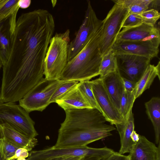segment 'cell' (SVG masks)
I'll list each match as a JSON object with an SVG mask.
<instances>
[{"label":"cell","instance_id":"1","mask_svg":"<svg viewBox=\"0 0 160 160\" xmlns=\"http://www.w3.org/2000/svg\"><path fill=\"white\" fill-rule=\"evenodd\" d=\"M48 10L22 14L11 36L9 57L3 66L0 99L19 101L43 78L45 58L55 30Z\"/></svg>","mask_w":160,"mask_h":160},{"label":"cell","instance_id":"2","mask_svg":"<svg viewBox=\"0 0 160 160\" xmlns=\"http://www.w3.org/2000/svg\"><path fill=\"white\" fill-rule=\"evenodd\" d=\"M66 116L61 124L53 148L79 147L112 135L116 129L98 110L93 108L65 111Z\"/></svg>","mask_w":160,"mask_h":160},{"label":"cell","instance_id":"3","mask_svg":"<svg viewBox=\"0 0 160 160\" xmlns=\"http://www.w3.org/2000/svg\"><path fill=\"white\" fill-rule=\"evenodd\" d=\"M103 21L82 49L68 61L59 79L80 82L99 75L102 58L100 51Z\"/></svg>","mask_w":160,"mask_h":160},{"label":"cell","instance_id":"4","mask_svg":"<svg viewBox=\"0 0 160 160\" xmlns=\"http://www.w3.org/2000/svg\"><path fill=\"white\" fill-rule=\"evenodd\" d=\"M70 30L55 33L47 51L44 64V75L48 80L59 79L68 62Z\"/></svg>","mask_w":160,"mask_h":160},{"label":"cell","instance_id":"5","mask_svg":"<svg viewBox=\"0 0 160 160\" xmlns=\"http://www.w3.org/2000/svg\"><path fill=\"white\" fill-rule=\"evenodd\" d=\"M113 150L104 147L100 148L87 146L74 148H53L51 147L31 151L28 157V160H51L60 158L72 157H89L105 159L113 152Z\"/></svg>","mask_w":160,"mask_h":160},{"label":"cell","instance_id":"6","mask_svg":"<svg viewBox=\"0 0 160 160\" xmlns=\"http://www.w3.org/2000/svg\"><path fill=\"white\" fill-rule=\"evenodd\" d=\"M3 124L31 138L38 135L29 113L15 102H0V125Z\"/></svg>","mask_w":160,"mask_h":160},{"label":"cell","instance_id":"7","mask_svg":"<svg viewBox=\"0 0 160 160\" xmlns=\"http://www.w3.org/2000/svg\"><path fill=\"white\" fill-rule=\"evenodd\" d=\"M66 81L43 78L19 101V105L29 113L44 110L50 103V99L57 89Z\"/></svg>","mask_w":160,"mask_h":160},{"label":"cell","instance_id":"8","mask_svg":"<svg viewBox=\"0 0 160 160\" xmlns=\"http://www.w3.org/2000/svg\"><path fill=\"white\" fill-rule=\"evenodd\" d=\"M128 13L127 9L115 3L106 18L102 20L100 43V52L102 57L112 50Z\"/></svg>","mask_w":160,"mask_h":160},{"label":"cell","instance_id":"9","mask_svg":"<svg viewBox=\"0 0 160 160\" xmlns=\"http://www.w3.org/2000/svg\"><path fill=\"white\" fill-rule=\"evenodd\" d=\"M84 18L74 38L69 42L68 62L73 58L85 47L101 22L97 17L91 2L87 0Z\"/></svg>","mask_w":160,"mask_h":160},{"label":"cell","instance_id":"10","mask_svg":"<svg viewBox=\"0 0 160 160\" xmlns=\"http://www.w3.org/2000/svg\"><path fill=\"white\" fill-rule=\"evenodd\" d=\"M118 70L122 77L137 83L141 77L151 59L135 55L115 54Z\"/></svg>","mask_w":160,"mask_h":160},{"label":"cell","instance_id":"11","mask_svg":"<svg viewBox=\"0 0 160 160\" xmlns=\"http://www.w3.org/2000/svg\"><path fill=\"white\" fill-rule=\"evenodd\" d=\"M90 82L96 102L107 121L112 125L123 123V118L107 92L102 79L99 78Z\"/></svg>","mask_w":160,"mask_h":160},{"label":"cell","instance_id":"12","mask_svg":"<svg viewBox=\"0 0 160 160\" xmlns=\"http://www.w3.org/2000/svg\"><path fill=\"white\" fill-rule=\"evenodd\" d=\"M116 41H150L159 47V29L155 26L142 23L135 27L122 29L118 35Z\"/></svg>","mask_w":160,"mask_h":160},{"label":"cell","instance_id":"13","mask_svg":"<svg viewBox=\"0 0 160 160\" xmlns=\"http://www.w3.org/2000/svg\"><path fill=\"white\" fill-rule=\"evenodd\" d=\"M158 46L150 41H116L112 50L115 54H128L152 59L158 55Z\"/></svg>","mask_w":160,"mask_h":160},{"label":"cell","instance_id":"14","mask_svg":"<svg viewBox=\"0 0 160 160\" xmlns=\"http://www.w3.org/2000/svg\"><path fill=\"white\" fill-rule=\"evenodd\" d=\"M158 147L145 136L140 135L128 155L131 160H158L160 157V142Z\"/></svg>","mask_w":160,"mask_h":160},{"label":"cell","instance_id":"15","mask_svg":"<svg viewBox=\"0 0 160 160\" xmlns=\"http://www.w3.org/2000/svg\"><path fill=\"white\" fill-rule=\"evenodd\" d=\"M101 79L113 103L119 111L121 98L125 90L122 78L118 71L109 73Z\"/></svg>","mask_w":160,"mask_h":160},{"label":"cell","instance_id":"16","mask_svg":"<svg viewBox=\"0 0 160 160\" xmlns=\"http://www.w3.org/2000/svg\"><path fill=\"white\" fill-rule=\"evenodd\" d=\"M1 126V137L19 148L32 150L37 144L36 138H31L15 130L7 124Z\"/></svg>","mask_w":160,"mask_h":160},{"label":"cell","instance_id":"17","mask_svg":"<svg viewBox=\"0 0 160 160\" xmlns=\"http://www.w3.org/2000/svg\"><path fill=\"white\" fill-rule=\"evenodd\" d=\"M120 139V148L118 152L122 154L130 153L135 144L131 135L134 129L133 114L132 111L128 119L123 123L115 125Z\"/></svg>","mask_w":160,"mask_h":160},{"label":"cell","instance_id":"18","mask_svg":"<svg viewBox=\"0 0 160 160\" xmlns=\"http://www.w3.org/2000/svg\"><path fill=\"white\" fill-rule=\"evenodd\" d=\"M77 84L55 102L64 111L92 108L84 99L78 88Z\"/></svg>","mask_w":160,"mask_h":160},{"label":"cell","instance_id":"19","mask_svg":"<svg viewBox=\"0 0 160 160\" xmlns=\"http://www.w3.org/2000/svg\"><path fill=\"white\" fill-rule=\"evenodd\" d=\"M160 70L159 61L156 66L151 64L148 66L141 77L136 83L135 88L132 92L136 99L150 88L157 77L160 80Z\"/></svg>","mask_w":160,"mask_h":160},{"label":"cell","instance_id":"20","mask_svg":"<svg viewBox=\"0 0 160 160\" xmlns=\"http://www.w3.org/2000/svg\"><path fill=\"white\" fill-rule=\"evenodd\" d=\"M146 112L153 126L156 143L160 142V98L153 97L145 103Z\"/></svg>","mask_w":160,"mask_h":160},{"label":"cell","instance_id":"21","mask_svg":"<svg viewBox=\"0 0 160 160\" xmlns=\"http://www.w3.org/2000/svg\"><path fill=\"white\" fill-rule=\"evenodd\" d=\"M112 1L115 3L127 9L128 11V15L132 14H139L149 9L152 0H114Z\"/></svg>","mask_w":160,"mask_h":160},{"label":"cell","instance_id":"22","mask_svg":"<svg viewBox=\"0 0 160 160\" xmlns=\"http://www.w3.org/2000/svg\"><path fill=\"white\" fill-rule=\"evenodd\" d=\"M9 27L7 29L4 24H0V57L3 65L8 59L10 52L11 36Z\"/></svg>","mask_w":160,"mask_h":160},{"label":"cell","instance_id":"23","mask_svg":"<svg viewBox=\"0 0 160 160\" xmlns=\"http://www.w3.org/2000/svg\"><path fill=\"white\" fill-rule=\"evenodd\" d=\"M117 70L116 54L111 50L102 57L99 69V78H102L107 75Z\"/></svg>","mask_w":160,"mask_h":160},{"label":"cell","instance_id":"24","mask_svg":"<svg viewBox=\"0 0 160 160\" xmlns=\"http://www.w3.org/2000/svg\"><path fill=\"white\" fill-rule=\"evenodd\" d=\"M19 0H0V24L11 17L16 18L20 8Z\"/></svg>","mask_w":160,"mask_h":160},{"label":"cell","instance_id":"25","mask_svg":"<svg viewBox=\"0 0 160 160\" xmlns=\"http://www.w3.org/2000/svg\"><path fill=\"white\" fill-rule=\"evenodd\" d=\"M77 87L86 102L91 108L97 109L101 112L93 94L90 81L79 82Z\"/></svg>","mask_w":160,"mask_h":160},{"label":"cell","instance_id":"26","mask_svg":"<svg viewBox=\"0 0 160 160\" xmlns=\"http://www.w3.org/2000/svg\"><path fill=\"white\" fill-rule=\"evenodd\" d=\"M135 100L132 92L124 90L121 98L119 110L123 118V122L128 119L130 112L132 111L133 105Z\"/></svg>","mask_w":160,"mask_h":160},{"label":"cell","instance_id":"27","mask_svg":"<svg viewBox=\"0 0 160 160\" xmlns=\"http://www.w3.org/2000/svg\"><path fill=\"white\" fill-rule=\"evenodd\" d=\"M79 82L75 81H66L61 84L55 90L52 95L50 103L55 102L76 86Z\"/></svg>","mask_w":160,"mask_h":160},{"label":"cell","instance_id":"28","mask_svg":"<svg viewBox=\"0 0 160 160\" xmlns=\"http://www.w3.org/2000/svg\"><path fill=\"white\" fill-rule=\"evenodd\" d=\"M19 148L5 139L0 138V156L2 160H9Z\"/></svg>","mask_w":160,"mask_h":160},{"label":"cell","instance_id":"29","mask_svg":"<svg viewBox=\"0 0 160 160\" xmlns=\"http://www.w3.org/2000/svg\"><path fill=\"white\" fill-rule=\"evenodd\" d=\"M138 15L141 18L143 23L152 26H155L160 16L158 11L153 9H148Z\"/></svg>","mask_w":160,"mask_h":160},{"label":"cell","instance_id":"30","mask_svg":"<svg viewBox=\"0 0 160 160\" xmlns=\"http://www.w3.org/2000/svg\"><path fill=\"white\" fill-rule=\"evenodd\" d=\"M143 23L142 20L138 14H132L128 15L122 25L123 29L135 27Z\"/></svg>","mask_w":160,"mask_h":160},{"label":"cell","instance_id":"31","mask_svg":"<svg viewBox=\"0 0 160 160\" xmlns=\"http://www.w3.org/2000/svg\"><path fill=\"white\" fill-rule=\"evenodd\" d=\"M28 151L25 148H20L16 151L15 155L11 158L9 160H14L19 158H26L28 157Z\"/></svg>","mask_w":160,"mask_h":160},{"label":"cell","instance_id":"32","mask_svg":"<svg viewBox=\"0 0 160 160\" xmlns=\"http://www.w3.org/2000/svg\"><path fill=\"white\" fill-rule=\"evenodd\" d=\"M122 78L125 90L132 92L135 88L136 83L125 78Z\"/></svg>","mask_w":160,"mask_h":160},{"label":"cell","instance_id":"33","mask_svg":"<svg viewBox=\"0 0 160 160\" xmlns=\"http://www.w3.org/2000/svg\"><path fill=\"white\" fill-rule=\"evenodd\" d=\"M126 156L114 152L108 157L103 160H124Z\"/></svg>","mask_w":160,"mask_h":160},{"label":"cell","instance_id":"34","mask_svg":"<svg viewBox=\"0 0 160 160\" xmlns=\"http://www.w3.org/2000/svg\"><path fill=\"white\" fill-rule=\"evenodd\" d=\"M31 3L30 0H19L18 5L20 8H28Z\"/></svg>","mask_w":160,"mask_h":160},{"label":"cell","instance_id":"35","mask_svg":"<svg viewBox=\"0 0 160 160\" xmlns=\"http://www.w3.org/2000/svg\"><path fill=\"white\" fill-rule=\"evenodd\" d=\"M84 157H72L65 158H60L51 160H81Z\"/></svg>","mask_w":160,"mask_h":160},{"label":"cell","instance_id":"36","mask_svg":"<svg viewBox=\"0 0 160 160\" xmlns=\"http://www.w3.org/2000/svg\"><path fill=\"white\" fill-rule=\"evenodd\" d=\"M131 138L133 142L135 143L139 140L140 135L138 134L136 131L134 130L131 134Z\"/></svg>","mask_w":160,"mask_h":160},{"label":"cell","instance_id":"37","mask_svg":"<svg viewBox=\"0 0 160 160\" xmlns=\"http://www.w3.org/2000/svg\"><path fill=\"white\" fill-rule=\"evenodd\" d=\"M159 6L160 0H152V1L150 4L149 8L151 7L153 8V9L157 10V8H158V7H159Z\"/></svg>","mask_w":160,"mask_h":160},{"label":"cell","instance_id":"38","mask_svg":"<svg viewBox=\"0 0 160 160\" xmlns=\"http://www.w3.org/2000/svg\"><path fill=\"white\" fill-rule=\"evenodd\" d=\"M81 160H101L99 158L95 157H85Z\"/></svg>","mask_w":160,"mask_h":160},{"label":"cell","instance_id":"39","mask_svg":"<svg viewBox=\"0 0 160 160\" xmlns=\"http://www.w3.org/2000/svg\"><path fill=\"white\" fill-rule=\"evenodd\" d=\"M3 63L0 57V69L3 67Z\"/></svg>","mask_w":160,"mask_h":160},{"label":"cell","instance_id":"40","mask_svg":"<svg viewBox=\"0 0 160 160\" xmlns=\"http://www.w3.org/2000/svg\"><path fill=\"white\" fill-rule=\"evenodd\" d=\"M16 160H28V159H26L25 158H18Z\"/></svg>","mask_w":160,"mask_h":160},{"label":"cell","instance_id":"41","mask_svg":"<svg viewBox=\"0 0 160 160\" xmlns=\"http://www.w3.org/2000/svg\"><path fill=\"white\" fill-rule=\"evenodd\" d=\"M124 160H131L128 155L126 156Z\"/></svg>","mask_w":160,"mask_h":160},{"label":"cell","instance_id":"42","mask_svg":"<svg viewBox=\"0 0 160 160\" xmlns=\"http://www.w3.org/2000/svg\"><path fill=\"white\" fill-rule=\"evenodd\" d=\"M1 138V126L0 125V138ZM0 160H2V158H1L0 156Z\"/></svg>","mask_w":160,"mask_h":160},{"label":"cell","instance_id":"43","mask_svg":"<svg viewBox=\"0 0 160 160\" xmlns=\"http://www.w3.org/2000/svg\"><path fill=\"white\" fill-rule=\"evenodd\" d=\"M158 160H160V157H159L158 158Z\"/></svg>","mask_w":160,"mask_h":160}]
</instances>
